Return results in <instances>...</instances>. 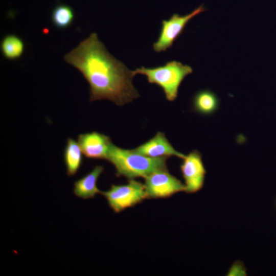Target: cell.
<instances>
[{"label":"cell","mask_w":276,"mask_h":276,"mask_svg":"<svg viewBox=\"0 0 276 276\" xmlns=\"http://www.w3.org/2000/svg\"><path fill=\"white\" fill-rule=\"evenodd\" d=\"M192 103L196 112L203 115H209L215 112L218 109L219 99L213 91L209 89H202L195 94Z\"/></svg>","instance_id":"12"},{"label":"cell","mask_w":276,"mask_h":276,"mask_svg":"<svg viewBox=\"0 0 276 276\" xmlns=\"http://www.w3.org/2000/svg\"><path fill=\"white\" fill-rule=\"evenodd\" d=\"M144 179L147 198H167L186 191L185 184L170 174L167 169L153 172Z\"/></svg>","instance_id":"6"},{"label":"cell","mask_w":276,"mask_h":276,"mask_svg":"<svg viewBox=\"0 0 276 276\" xmlns=\"http://www.w3.org/2000/svg\"><path fill=\"white\" fill-rule=\"evenodd\" d=\"M64 59L88 83L91 102L105 99L123 106L139 97L133 84L134 71L110 54L95 32L67 53Z\"/></svg>","instance_id":"1"},{"label":"cell","mask_w":276,"mask_h":276,"mask_svg":"<svg viewBox=\"0 0 276 276\" xmlns=\"http://www.w3.org/2000/svg\"><path fill=\"white\" fill-rule=\"evenodd\" d=\"M82 151L78 142L72 138L67 139L63 152V160L68 176L76 175L83 162Z\"/></svg>","instance_id":"11"},{"label":"cell","mask_w":276,"mask_h":276,"mask_svg":"<svg viewBox=\"0 0 276 276\" xmlns=\"http://www.w3.org/2000/svg\"><path fill=\"white\" fill-rule=\"evenodd\" d=\"M192 67L180 62L173 60L164 65L153 68L142 66L134 71L135 75L146 76L151 84L159 86L166 98L169 101L175 100L178 95L179 87L186 76L193 73Z\"/></svg>","instance_id":"3"},{"label":"cell","mask_w":276,"mask_h":276,"mask_svg":"<svg viewBox=\"0 0 276 276\" xmlns=\"http://www.w3.org/2000/svg\"><path fill=\"white\" fill-rule=\"evenodd\" d=\"M180 170L185 180L186 192L194 193L204 184L206 170L200 152L193 150L182 158Z\"/></svg>","instance_id":"7"},{"label":"cell","mask_w":276,"mask_h":276,"mask_svg":"<svg viewBox=\"0 0 276 276\" xmlns=\"http://www.w3.org/2000/svg\"><path fill=\"white\" fill-rule=\"evenodd\" d=\"M227 275H246V270L242 262H235L227 273Z\"/></svg>","instance_id":"15"},{"label":"cell","mask_w":276,"mask_h":276,"mask_svg":"<svg viewBox=\"0 0 276 276\" xmlns=\"http://www.w3.org/2000/svg\"><path fill=\"white\" fill-rule=\"evenodd\" d=\"M78 142L83 154L92 159H106L112 144L109 136L96 131L79 134Z\"/></svg>","instance_id":"8"},{"label":"cell","mask_w":276,"mask_h":276,"mask_svg":"<svg viewBox=\"0 0 276 276\" xmlns=\"http://www.w3.org/2000/svg\"><path fill=\"white\" fill-rule=\"evenodd\" d=\"M206 10L203 5H201L186 15L173 14L169 19L163 20L158 39L153 44V50L160 53L170 48L183 33L188 22L193 17Z\"/></svg>","instance_id":"5"},{"label":"cell","mask_w":276,"mask_h":276,"mask_svg":"<svg viewBox=\"0 0 276 276\" xmlns=\"http://www.w3.org/2000/svg\"><path fill=\"white\" fill-rule=\"evenodd\" d=\"M110 208L115 213H120L147 198L144 184L129 179L125 185H111L110 189L101 192Z\"/></svg>","instance_id":"4"},{"label":"cell","mask_w":276,"mask_h":276,"mask_svg":"<svg viewBox=\"0 0 276 276\" xmlns=\"http://www.w3.org/2000/svg\"><path fill=\"white\" fill-rule=\"evenodd\" d=\"M104 171V167L96 166L89 173L85 174L74 183L73 192L78 197L83 199L94 198L100 193L97 187L99 177Z\"/></svg>","instance_id":"10"},{"label":"cell","mask_w":276,"mask_h":276,"mask_svg":"<svg viewBox=\"0 0 276 276\" xmlns=\"http://www.w3.org/2000/svg\"><path fill=\"white\" fill-rule=\"evenodd\" d=\"M3 56L7 59L14 60L19 58L25 50V43L18 36L8 34L4 36L1 43Z\"/></svg>","instance_id":"13"},{"label":"cell","mask_w":276,"mask_h":276,"mask_svg":"<svg viewBox=\"0 0 276 276\" xmlns=\"http://www.w3.org/2000/svg\"><path fill=\"white\" fill-rule=\"evenodd\" d=\"M134 150L141 154L153 158L174 156L182 159L185 156L173 147L165 134L161 132H157L153 137Z\"/></svg>","instance_id":"9"},{"label":"cell","mask_w":276,"mask_h":276,"mask_svg":"<svg viewBox=\"0 0 276 276\" xmlns=\"http://www.w3.org/2000/svg\"><path fill=\"white\" fill-rule=\"evenodd\" d=\"M74 19L73 9L66 5H58L52 12V22L54 26L58 29H63L67 28L72 24Z\"/></svg>","instance_id":"14"},{"label":"cell","mask_w":276,"mask_h":276,"mask_svg":"<svg viewBox=\"0 0 276 276\" xmlns=\"http://www.w3.org/2000/svg\"><path fill=\"white\" fill-rule=\"evenodd\" d=\"M168 158L148 157L134 149H124L112 144L106 159L114 167L117 176H124L131 179L139 177L144 178L155 171L167 169Z\"/></svg>","instance_id":"2"}]
</instances>
